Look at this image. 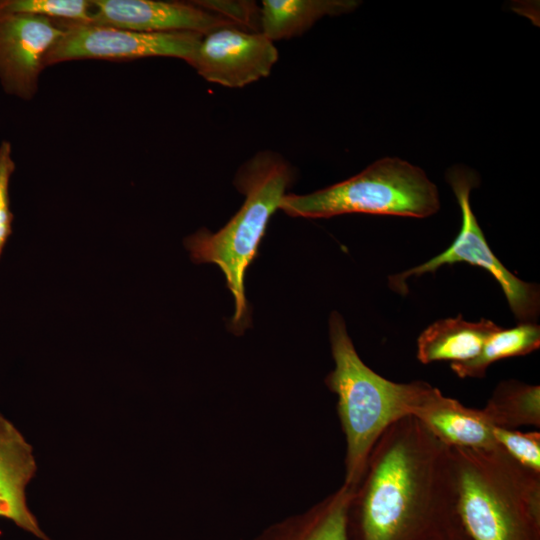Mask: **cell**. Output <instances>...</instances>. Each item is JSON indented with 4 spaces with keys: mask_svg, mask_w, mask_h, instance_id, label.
<instances>
[{
    "mask_svg": "<svg viewBox=\"0 0 540 540\" xmlns=\"http://www.w3.org/2000/svg\"><path fill=\"white\" fill-rule=\"evenodd\" d=\"M452 447L406 416L373 446L348 508V540H429L456 518Z\"/></svg>",
    "mask_w": 540,
    "mask_h": 540,
    "instance_id": "obj_1",
    "label": "cell"
},
{
    "mask_svg": "<svg viewBox=\"0 0 540 540\" xmlns=\"http://www.w3.org/2000/svg\"><path fill=\"white\" fill-rule=\"evenodd\" d=\"M452 456L455 512L471 540H540V473L500 446Z\"/></svg>",
    "mask_w": 540,
    "mask_h": 540,
    "instance_id": "obj_2",
    "label": "cell"
},
{
    "mask_svg": "<svg viewBox=\"0 0 540 540\" xmlns=\"http://www.w3.org/2000/svg\"><path fill=\"white\" fill-rule=\"evenodd\" d=\"M334 369L325 384L337 396V413L346 440L344 483L355 488L369 454L383 432L394 422L412 416L430 384L396 383L370 369L359 357L343 317L329 318Z\"/></svg>",
    "mask_w": 540,
    "mask_h": 540,
    "instance_id": "obj_3",
    "label": "cell"
},
{
    "mask_svg": "<svg viewBox=\"0 0 540 540\" xmlns=\"http://www.w3.org/2000/svg\"><path fill=\"white\" fill-rule=\"evenodd\" d=\"M293 179V169L281 155L270 150L256 153L234 179L237 190L245 196L239 211L216 233L202 228L184 239L193 262L216 264L224 274L235 301L230 322L235 334H242L250 323L244 289L247 268Z\"/></svg>",
    "mask_w": 540,
    "mask_h": 540,
    "instance_id": "obj_4",
    "label": "cell"
},
{
    "mask_svg": "<svg viewBox=\"0 0 540 540\" xmlns=\"http://www.w3.org/2000/svg\"><path fill=\"white\" fill-rule=\"evenodd\" d=\"M440 208L436 185L419 167L381 158L355 176L310 194H285L279 209L292 217L364 213L425 218Z\"/></svg>",
    "mask_w": 540,
    "mask_h": 540,
    "instance_id": "obj_5",
    "label": "cell"
},
{
    "mask_svg": "<svg viewBox=\"0 0 540 540\" xmlns=\"http://www.w3.org/2000/svg\"><path fill=\"white\" fill-rule=\"evenodd\" d=\"M458 201L462 223L458 236L442 253L427 262L390 278V285L401 291L413 276L435 272L443 265L465 262L489 272L501 286L515 318L520 323H534L539 314V288L511 273L494 255L477 222L470 204L471 190L478 185V177L471 170L454 166L447 172Z\"/></svg>",
    "mask_w": 540,
    "mask_h": 540,
    "instance_id": "obj_6",
    "label": "cell"
},
{
    "mask_svg": "<svg viewBox=\"0 0 540 540\" xmlns=\"http://www.w3.org/2000/svg\"><path fill=\"white\" fill-rule=\"evenodd\" d=\"M64 33L46 57V67L71 60H135L146 57L192 59L201 34L147 33L128 29L56 20Z\"/></svg>",
    "mask_w": 540,
    "mask_h": 540,
    "instance_id": "obj_7",
    "label": "cell"
},
{
    "mask_svg": "<svg viewBox=\"0 0 540 540\" xmlns=\"http://www.w3.org/2000/svg\"><path fill=\"white\" fill-rule=\"evenodd\" d=\"M278 57L261 32L228 25L202 35L188 64L208 82L241 88L267 77Z\"/></svg>",
    "mask_w": 540,
    "mask_h": 540,
    "instance_id": "obj_8",
    "label": "cell"
},
{
    "mask_svg": "<svg viewBox=\"0 0 540 540\" xmlns=\"http://www.w3.org/2000/svg\"><path fill=\"white\" fill-rule=\"evenodd\" d=\"M63 33L56 20L0 13V83L4 92L31 100L46 68V57Z\"/></svg>",
    "mask_w": 540,
    "mask_h": 540,
    "instance_id": "obj_9",
    "label": "cell"
},
{
    "mask_svg": "<svg viewBox=\"0 0 540 540\" xmlns=\"http://www.w3.org/2000/svg\"><path fill=\"white\" fill-rule=\"evenodd\" d=\"M91 4L92 24L138 32L205 35L217 28L235 25L194 1L91 0Z\"/></svg>",
    "mask_w": 540,
    "mask_h": 540,
    "instance_id": "obj_10",
    "label": "cell"
},
{
    "mask_svg": "<svg viewBox=\"0 0 540 540\" xmlns=\"http://www.w3.org/2000/svg\"><path fill=\"white\" fill-rule=\"evenodd\" d=\"M37 468L33 446L0 412V518L41 540H51L42 531L27 501V488Z\"/></svg>",
    "mask_w": 540,
    "mask_h": 540,
    "instance_id": "obj_11",
    "label": "cell"
},
{
    "mask_svg": "<svg viewBox=\"0 0 540 540\" xmlns=\"http://www.w3.org/2000/svg\"><path fill=\"white\" fill-rule=\"evenodd\" d=\"M412 416L450 447L488 450L499 446L494 426L482 409L466 407L432 385Z\"/></svg>",
    "mask_w": 540,
    "mask_h": 540,
    "instance_id": "obj_12",
    "label": "cell"
},
{
    "mask_svg": "<svg viewBox=\"0 0 540 540\" xmlns=\"http://www.w3.org/2000/svg\"><path fill=\"white\" fill-rule=\"evenodd\" d=\"M500 328L487 319L469 322L460 315L437 320L418 337L417 359L423 364L470 360L478 355L485 341Z\"/></svg>",
    "mask_w": 540,
    "mask_h": 540,
    "instance_id": "obj_13",
    "label": "cell"
},
{
    "mask_svg": "<svg viewBox=\"0 0 540 540\" xmlns=\"http://www.w3.org/2000/svg\"><path fill=\"white\" fill-rule=\"evenodd\" d=\"M359 3L356 0H263L260 32L272 42L297 37L324 16L352 12Z\"/></svg>",
    "mask_w": 540,
    "mask_h": 540,
    "instance_id": "obj_14",
    "label": "cell"
},
{
    "mask_svg": "<svg viewBox=\"0 0 540 540\" xmlns=\"http://www.w3.org/2000/svg\"><path fill=\"white\" fill-rule=\"evenodd\" d=\"M540 346V327L535 323H520L510 329L500 328L484 343L474 358L451 363V369L460 378H482L494 362L510 357L527 355Z\"/></svg>",
    "mask_w": 540,
    "mask_h": 540,
    "instance_id": "obj_15",
    "label": "cell"
},
{
    "mask_svg": "<svg viewBox=\"0 0 540 540\" xmlns=\"http://www.w3.org/2000/svg\"><path fill=\"white\" fill-rule=\"evenodd\" d=\"M495 427L540 426V387L516 380L500 382L482 409Z\"/></svg>",
    "mask_w": 540,
    "mask_h": 540,
    "instance_id": "obj_16",
    "label": "cell"
},
{
    "mask_svg": "<svg viewBox=\"0 0 540 540\" xmlns=\"http://www.w3.org/2000/svg\"><path fill=\"white\" fill-rule=\"evenodd\" d=\"M354 489L342 484L296 519L283 540H348V508Z\"/></svg>",
    "mask_w": 540,
    "mask_h": 540,
    "instance_id": "obj_17",
    "label": "cell"
},
{
    "mask_svg": "<svg viewBox=\"0 0 540 540\" xmlns=\"http://www.w3.org/2000/svg\"><path fill=\"white\" fill-rule=\"evenodd\" d=\"M0 13H20L52 20L91 23V0H0Z\"/></svg>",
    "mask_w": 540,
    "mask_h": 540,
    "instance_id": "obj_18",
    "label": "cell"
},
{
    "mask_svg": "<svg viewBox=\"0 0 540 540\" xmlns=\"http://www.w3.org/2000/svg\"><path fill=\"white\" fill-rule=\"evenodd\" d=\"M497 444L523 466L540 473V433L495 427Z\"/></svg>",
    "mask_w": 540,
    "mask_h": 540,
    "instance_id": "obj_19",
    "label": "cell"
},
{
    "mask_svg": "<svg viewBox=\"0 0 540 540\" xmlns=\"http://www.w3.org/2000/svg\"><path fill=\"white\" fill-rule=\"evenodd\" d=\"M194 2L238 27L260 32V9L253 1L197 0Z\"/></svg>",
    "mask_w": 540,
    "mask_h": 540,
    "instance_id": "obj_20",
    "label": "cell"
},
{
    "mask_svg": "<svg viewBox=\"0 0 540 540\" xmlns=\"http://www.w3.org/2000/svg\"><path fill=\"white\" fill-rule=\"evenodd\" d=\"M14 170L11 144L4 140L0 143V257L12 234L13 214L10 209L9 183Z\"/></svg>",
    "mask_w": 540,
    "mask_h": 540,
    "instance_id": "obj_21",
    "label": "cell"
},
{
    "mask_svg": "<svg viewBox=\"0 0 540 540\" xmlns=\"http://www.w3.org/2000/svg\"><path fill=\"white\" fill-rule=\"evenodd\" d=\"M429 540H471L460 525L457 516Z\"/></svg>",
    "mask_w": 540,
    "mask_h": 540,
    "instance_id": "obj_22",
    "label": "cell"
}]
</instances>
